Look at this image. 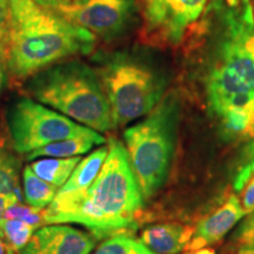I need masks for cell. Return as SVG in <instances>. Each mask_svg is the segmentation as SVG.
I'll use <instances>...</instances> for the list:
<instances>
[{"label": "cell", "mask_w": 254, "mask_h": 254, "mask_svg": "<svg viewBox=\"0 0 254 254\" xmlns=\"http://www.w3.org/2000/svg\"><path fill=\"white\" fill-rule=\"evenodd\" d=\"M189 52L209 111L254 103V7L251 0H213L194 30ZM189 39V38H187Z\"/></svg>", "instance_id": "1"}, {"label": "cell", "mask_w": 254, "mask_h": 254, "mask_svg": "<svg viewBox=\"0 0 254 254\" xmlns=\"http://www.w3.org/2000/svg\"><path fill=\"white\" fill-rule=\"evenodd\" d=\"M109 153L90 187L60 192L43 209L44 225L77 224L100 239L127 236L140 219L144 198L125 145L110 138Z\"/></svg>", "instance_id": "2"}, {"label": "cell", "mask_w": 254, "mask_h": 254, "mask_svg": "<svg viewBox=\"0 0 254 254\" xmlns=\"http://www.w3.org/2000/svg\"><path fill=\"white\" fill-rule=\"evenodd\" d=\"M97 37L60 17L52 9L38 13L18 25L7 36V77L23 82L38 72L77 55H90Z\"/></svg>", "instance_id": "3"}, {"label": "cell", "mask_w": 254, "mask_h": 254, "mask_svg": "<svg viewBox=\"0 0 254 254\" xmlns=\"http://www.w3.org/2000/svg\"><path fill=\"white\" fill-rule=\"evenodd\" d=\"M30 97L97 132L114 127L112 111L97 72L72 59L38 72L25 81Z\"/></svg>", "instance_id": "4"}, {"label": "cell", "mask_w": 254, "mask_h": 254, "mask_svg": "<svg viewBox=\"0 0 254 254\" xmlns=\"http://www.w3.org/2000/svg\"><path fill=\"white\" fill-rule=\"evenodd\" d=\"M179 119V97L171 92L141 122L124 132V145L144 200L153 198L167 182L176 152Z\"/></svg>", "instance_id": "5"}, {"label": "cell", "mask_w": 254, "mask_h": 254, "mask_svg": "<svg viewBox=\"0 0 254 254\" xmlns=\"http://www.w3.org/2000/svg\"><path fill=\"white\" fill-rule=\"evenodd\" d=\"M95 60V72L110 103L114 127L145 117L163 99L165 78L139 57L117 52Z\"/></svg>", "instance_id": "6"}, {"label": "cell", "mask_w": 254, "mask_h": 254, "mask_svg": "<svg viewBox=\"0 0 254 254\" xmlns=\"http://www.w3.org/2000/svg\"><path fill=\"white\" fill-rule=\"evenodd\" d=\"M6 123L12 146L18 154H28L64 139L103 136L28 97L20 98L11 105Z\"/></svg>", "instance_id": "7"}, {"label": "cell", "mask_w": 254, "mask_h": 254, "mask_svg": "<svg viewBox=\"0 0 254 254\" xmlns=\"http://www.w3.org/2000/svg\"><path fill=\"white\" fill-rule=\"evenodd\" d=\"M207 0H141L140 40L154 47L185 43L202 18Z\"/></svg>", "instance_id": "8"}, {"label": "cell", "mask_w": 254, "mask_h": 254, "mask_svg": "<svg viewBox=\"0 0 254 254\" xmlns=\"http://www.w3.org/2000/svg\"><path fill=\"white\" fill-rule=\"evenodd\" d=\"M135 0H84L53 8L60 17L105 40L123 33L131 21Z\"/></svg>", "instance_id": "9"}, {"label": "cell", "mask_w": 254, "mask_h": 254, "mask_svg": "<svg viewBox=\"0 0 254 254\" xmlns=\"http://www.w3.org/2000/svg\"><path fill=\"white\" fill-rule=\"evenodd\" d=\"M97 241L90 232L66 224H51L38 228L18 254H91Z\"/></svg>", "instance_id": "10"}, {"label": "cell", "mask_w": 254, "mask_h": 254, "mask_svg": "<svg viewBox=\"0 0 254 254\" xmlns=\"http://www.w3.org/2000/svg\"><path fill=\"white\" fill-rule=\"evenodd\" d=\"M246 215L239 196L232 194L207 217L201 219L185 247V253H193L211 244L218 243Z\"/></svg>", "instance_id": "11"}, {"label": "cell", "mask_w": 254, "mask_h": 254, "mask_svg": "<svg viewBox=\"0 0 254 254\" xmlns=\"http://www.w3.org/2000/svg\"><path fill=\"white\" fill-rule=\"evenodd\" d=\"M193 233L194 228L178 222H165L142 230L139 241L155 254H178L185 250Z\"/></svg>", "instance_id": "12"}, {"label": "cell", "mask_w": 254, "mask_h": 254, "mask_svg": "<svg viewBox=\"0 0 254 254\" xmlns=\"http://www.w3.org/2000/svg\"><path fill=\"white\" fill-rule=\"evenodd\" d=\"M107 153L109 146H101L98 150L91 152L86 158H81L65 185L59 189L60 192H80L90 187L99 174Z\"/></svg>", "instance_id": "13"}, {"label": "cell", "mask_w": 254, "mask_h": 254, "mask_svg": "<svg viewBox=\"0 0 254 254\" xmlns=\"http://www.w3.org/2000/svg\"><path fill=\"white\" fill-rule=\"evenodd\" d=\"M106 141L104 136L100 138H69L60 141L47 144L43 147L26 154L27 160H36L38 158H73L86 154L94 146L103 145Z\"/></svg>", "instance_id": "14"}, {"label": "cell", "mask_w": 254, "mask_h": 254, "mask_svg": "<svg viewBox=\"0 0 254 254\" xmlns=\"http://www.w3.org/2000/svg\"><path fill=\"white\" fill-rule=\"evenodd\" d=\"M80 160L81 157L43 158L33 160L28 166L41 179L62 189Z\"/></svg>", "instance_id": "15"}, {"label": "cell", "mask_w": 254, "mask_h": 254, "mask_svg": "<svg viewBox=\"0 0 254 254\" xmlns=\"http://www.w3.org/2000/svg\"><path fill=\"white\" fill-rule=\"evenodd\" d=\"M11 139L0 132V194H17L20 160Z\"/></svg>", "instance_id": "16"}, {"label": "cell", "mask_w": 254, "mask_h": 254, "mask_svg": "<svg viewBox=\"0 0 254 254\" xmlns=\"http://www.w3.org/2000/svg\"><path fill=\"white\" fill-rule=\"evenodd\" d=\"M58 190V187L38 177L28 165L24 168L23 193L28 206L38 209H45L55 199Z\"/></svg>", "instance_id": "17"}, {"label": "cell", "mask_w": 254, "mask_h": 254, "mask_svg": "<svg viewBox=\"0 0 254 254\" xmlns=\"http://www.w3.org/2000/svg\"><path fill=\"white\" fill-rule=\"evenodd\" d=\"M219 119L222 132L227 138L247 139L254 125V103L243 109L227 111Z\"/></svg>", "instance_id": "18"}, {"label": "cell", "mask_w": 254, "mask_h": 254, "mask_svg": "<svg viewBox=\"0 0 254 254\" xmlns=\"http://www.w3.org/2000/svg\"><path fill=\"white\" fill-rule=\"evenodd\" d=\"M92 254H155L140 241L129 236H116L105 239Z\"/></svg>", "instance_id": "19"}, {"label": "cell", "mask_w": 254, "mask_h": 254, "mask_svg": "<svg viewBox=\"0 0 254 254\" xmlns=\"http://www.w3.org/2000/svg\"><path fill=\"white\" fill-rule=\"evenodd\" d=\"M234 190L239 194L241 206L246 214L254 211V159L247 161L234 178Z\"/></svg>", "instance_id": "20"}, {"label": "cell", "mask_w": 254, "mask_h": 254, "mask_svg": "<svg viewBox=\"0 0 254 254\" xmlns=\"http://www.w3.org/2000/svg\"><path fill=\"white\" fill-rule=\"evenodd\" d=\"M36 231L37 228L27 222L14 220V219H5L0 237L18 253L27 245Z\"/></svg>", "instance_id": "21"}, {"label": "cell", "mask_w": 254, "mask_h": 254, "mask_svg": "<svg viewBox=\"0 0 254 254\" xmlns=\"http://www.w3.org/2000/svg\"><path fill=\"white\" fill-rule=\"evenodd\" d=\"M5 219H14V220L27 222L37 230L44 225L43 209L23 205L20 201L15 202L5 212Z\"/></svg>", "instance_id": "22"}, {"label": "cell", "mask_w": 254, "mask_h": 254, "mask_svg": "<svg viewBox=\"0 0 254 254\" xmlns=\"http://www.w3.org/2000/svg\"><path fill=\"white\" fill-rule=\"evenodd\" d=\"M12 25H18L40 11L33 0H7Z\"/></svg>", "instance_id": "23"}, {"label": "cell", "mask_w": 254, "mask_h": 254, "mask_svg": "<svg viewBox=\"0 0 254 254\" xmlns=\"http://www.w3.org/2000/svg\"><path fill=\"white\" fill-rule=\"evenodd\" d=\"M234 239L239 245H254V211L245 218L234 233Z\"/></svg>", "instance_id": "24"}, {"label": "cell", "mask_w": 254, "mask_h": 254, "mask_svg": "<svg viewBox=\"0 0 254 254\" xmlns=\"http://www.w3.org/2000/svg\"><path fill=\"white\" fill-rule=\"evenodd\" d=\"M12 25V24H11ZM11 25L0 30V92L4 87L7 78V63H8V45L7 36Z\"/></svg>", "instance_id": "25"}, {"label": "cell", "mask_w": 254, "mask_h": 254, "mask_svg": "<svg viewBox=\"0 0 254 254\" xmlns=\"http://www.w3.org/2000/svg\"><path fill=\"white\" fill-rule=\"evenodd\" d=\"M17 201H19L18 196L14 193H12V194H0V236H1L2 224H4L5 220V212Z\"/></svg>", "instance_id": "26"}, {"label": "cell", "mask_w": 254, "mask_h": 254, "mask_svg": "<svg viewBox=\"0 0 254 254\" xmlns=\"http://www.w3.org/2000/svg\"><path fill=\"white\" fill-rule=\"evenodd\" d=\"M33 1L36 2V4L41 8L53 9V8L58 7V6L69 4L72 0H33Z\"/></svg>", "instance_id": "27"}, {"label": "cell", "mask_w": 254, "mask_h": 254, "mask_svg": "<svg viewBox=\"0 0 254 254\" xmlns=\"http://www.w3.org/2000/svg\"><path fill=\"white\" fill-rule=\"evenodd\" d=\"M247 139H249V142H247V146L245 148V157L249 160H252V159H254V125L252 131L250 133V136Z\"/></svg>", "instance_id": "28"}, {"label": "cell", "mask_w": 254, "mask_h": 254, "mask_svg": "<svg viewBox=\"0 0 254 254\" xmlns=\"http://www.w3.org/2000/svg\"><path fill=\"white\" fill-rule=\"evenodd\" d=\"M17 252L8 245L6 241L0 238V254H15Z\"/></svg>", "instance_id": "29"}, {"label": "cell", "mask_w": 254, "mask_h": 254, "mask_svg": "<svg viewBox=\"0 0 254 254\" xmlns=\"http://www.w3.org/2000/svg\"><path fill=\"white\" fill-rule=\"evenodd\" d=\"M11 24H12L11 18L7 17V15L2 12L1 7H0V30L6 26H8V25H11Z\"/></svg>", "instance_id": "30"}, {"label": "cell", "mask_w": 254, "mask_h": 254, "mask_svg": "<svg viewBox=\"0 0 254 254\" xmlns=\"http://www.w3.org/2000/svg\"><path fill=\"white\" fill-rule=\"evenodd\" d=\"M236 254H254V245H241Z\"/></svg>", "instance_id": "31"}, {"label": "cell", "mask_w": 254, "mask_h": 254, "mask_svg": "<svg viewBox=\"0 0 254 254\" xmlns=\"http://www.w3.org/2000/svg\"><path fill=\"white\" fill-rule=\"evenodd\" d=\"M0 7H1L2 12L7 15V17L11 18V13H9V8H8V1L7 0H0ZM12 20V19H11Z\"/></svg>", "instance_id": "32"}, {"label": "cell", "mask_w": 254, "mask_h": 254, "mask_svg": "<svg viewBox=\"0 0 254 254\" xmlns=\"http://www.w3.org/2000/svg\"><path fill=\"white\" fill-rule=\"evenodd\" d=\"M84 1V0H72V2H81Z\"/></svg>", "instance_id": "33"}, {"label": "cell", "mask_w": 254, "mask_h": 254, "mask_svg": "<svg viewBox=\"0 0 254 254\" xmlns=\"http://www.w3.org/2000/svg\"><path fill=\"white\" fill-rule=\"evenodd\" d=\"M253 1H254V0H253Z\"/></svg>", "instance_id": "34"}]
</instances>
